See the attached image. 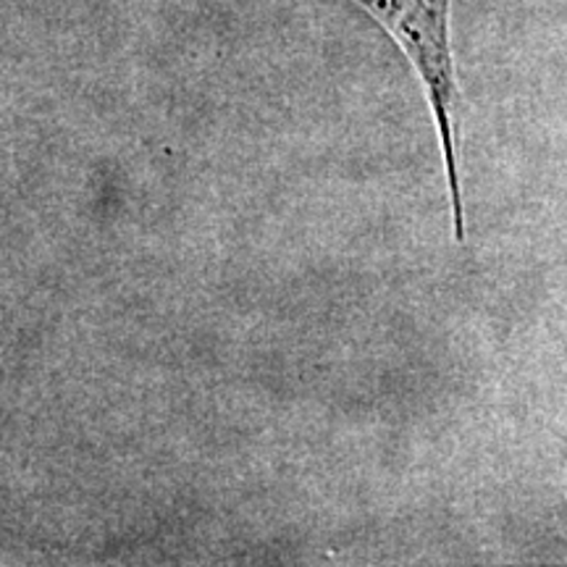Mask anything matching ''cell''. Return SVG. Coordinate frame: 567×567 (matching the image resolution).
<instances>
[{"label":"cell","instance_id":"cell-1","mask_svg":"<svg viewBox=\"0 0 567 567\" xmlns=\"http://www.w3.org/2000/svg\"><path fill=\"white\" fill-rule=\"evenodd\" d=\"M371 13L405 51L429 92L439 140H442L446 182L452 197L455 239L465 243L463 189L457 174V137L463 95L455 80V61L450 51V0H354Z\"/></svg>","mask_w":567,"mask_h":567}]
</instances>
